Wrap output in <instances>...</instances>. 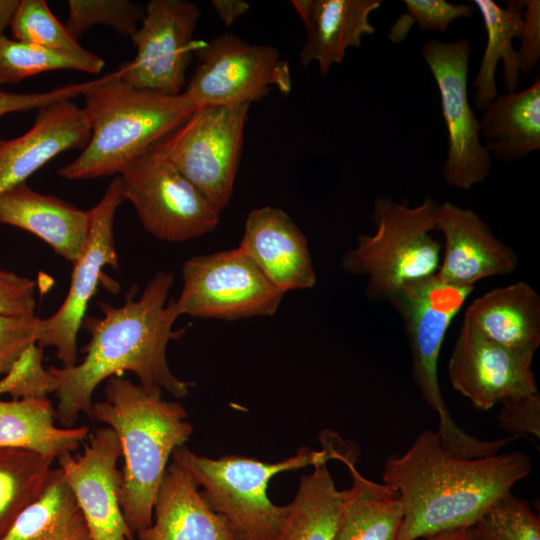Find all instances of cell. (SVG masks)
I'll return each instance as SVG.
<instances>
[{
  "label": "cell",
  "mask_w": 540,
  "mask_h": 540,
  "mask_svg": "<svg viewBox=\"0 0 540 540\" xmlns=\"http://www.w3.org/2000/svg\"><path fill=\"white\" fill-rule=\"evenodd\" d=\"M173 283L172 272L160 271L138 299L132 289L123 305L100 303L103 316L83 320L90 340L82 361L70 367H48L58 381L55 411L60 426L74 427L81 413L89 416L97 386L125 371L136 375L144 387L176 398L188 395L189 383L174 375L166 355L180 316L175 301L167 303Z\"/></svg>",
  "instance_id": "cell-1"
},
{
  "label": "cell",
  "mask_w": 540,
  "mask_h": 540,
  "mask_svg": "<svg viewBox=\"0 0 540 540\" xmlns=\"http://www.w3.org/2000/svg\"><path fill=\"white\" fill-rule=\"evenodd\" d=\"M530 472L525 453L460 458L442 447L436 431L424 430L407 451L387 458L382 480L403 503L399 540H418L472 527L496 498Z\"/></svg>",
  "instance_id": "cell-2"
},
{
  "label": "cell",
  "mask_w": 540,
  "mask_h": 540,
  "mask_svg": "<svg viewBox=\"0 0 540 540\" xmlns=\"http://www.w3.org/2000/svg\"><path fill=\"white\" fill-rule=\"evenodd\" d=\"M162 395L159 389L114 376L106 384L105 399L93 403L89 413L118 437L124 458L120 506L133 533L151 525L168 460L193 432L182 404Z\"/></svg>",
  "instance_id": "cell-3"
},
{
  "label": "cell",
  "mask_w": 540,
  "mask_h": 540,
  "mask_svg": "<svg viewBox=\"0 0 540 540\" xmlns=\"http://www.w3.org/2000/svg\"><path fill=\"white\" fill-rule=\"evenodd\" d=\"M90 138L79 156L59 169L69 180L120 174L198 108L184 92L167 95L132 87L116 71L98 77L83 95Z\"/></svg>",
  "instance_id": "cell-4"
},
{
  "label": "cell",
  "mask_w": 540,
  "mask_h": 540,
  "mask_svg": "<svg viewBox=\"0 0 540 540\" xmlns=\"http://www.w3.org/2000/svg\"><path fill=\"white\" fill-rule=\"evenodd\" d=\"M322 443L320 451L301 448L295 456L274 463L239 455L212 459L185 445L177 447L171 457L202 487L204 500L237 540H275L286 506L269 499L268 483L281 472L337 459L341 449L336 443L329 438L322 439Z\"/></svg>",
  "instance_id": "cell-5"
},
{
  "label": "cell",
  "mask_w": 540,
  "mask_h": 540,
  "mask_svg": "<svg viewBox=\"0 0 540 540\" xmlns=\"http://www.w3.org/2000/svg\"><path fill=\"white\" fill-rule=\"evenodd\" d=\"M473 286H457L437 274L407 283L387 299L403 323L412 356V376L424 401L439 417L436 431L442 447L460 458L497 454L511 437L482 440L461 429L444 402L438 380V358L445 334Z\"/></svg>",
  "instance_id": "cell-6"
},
{
  "label": "cell",
  "mask_w": 540,
  "mask_h": 540,
  "mask_svg": "<svg viewBox=\"0 0 540 540\" xmlns=\"http://www.w3.org/2000/svg\"><path fill=\"white\" fill-rule=\"evenodd\" d=\"M440 206L429 197L415 207L386 196L376 198L374 234L359 235L356 247L341 261L348 273L367 277L369 299L387 300L401 286L437 274L441 247L431 232Z\"/></svg>",
  "instance_id": "cell-7"
},
{
  "label": "cell",
  "mask_w": 540,
  "mask_h": 540,
  "mask_svg": "<svg viewBox=\"0 0 540 540\" xmlns=\"http://www.w3.org/2000/svg\"><path fill=\"white\" fill-rule=\"evenodd\" d=\"M250 104L201 106L153 147L222 212L234 188Z\"/></svg>",
  "instance_id": "cell-8"
},
{
  "label": "cell",
  "mask_w": 540,
  "mask_h": 540,
  "mask_svg": "<svg viewBox=\"0 0 540 540\" xmlns=\"http://www.w3.org/2000/svg\"><path fill=\"white\" fill-rule=\"evenodd\" d=\"M125 200L143 227L167 242H184L214 230L221 212L151 146L119 174Z\"/></svg>",
  "instance_id": "cell-9"
},
{
  "label": "cell",
  "mask_w": 540,
  "mask_h": 540,
  "mask_svg": "<svg viewBox=\"0 0 540 540\" xmlns=\"http://www.w3.org/2000/svg\"><path fill=\"white\" fill-rule=\"evenodd\" d=\"M194 55L198 63L183 92L198 107L251 104L273 88L292 89L289 65L270 45L224 33L198 45Z\"/></svg>",
  "instance_id": "cell-10"
},
{
  "label": "cell",
  "mask_w": 540,
  "mask_h": 540,
  "mask_svg": "<svg viewBox=\"0 0 540 540\" xmlns=\"http://www.w3.org/2000/svg\"><path fill=\"white\" fill-rule=\"evenodd\" d=\"M182 276L183 288L174 300L180 316L222 320L271 316L285 295L239 247L188 259Z\"/></svg>",
  "instance_id": "cell-11"
},
{
  "label": "cell",
  "mask_w": 540,
  "mask_h": 540,
  "mask_svg": "<svg viewBox=\"0 0 540 540\" xmlns=\"http://www.w3.org/2000/svg\"><path fill=\"white\" fill-rule=\"evenodd\" d=\"M471 45L467 39L425 42L422 56L438 87L447 129L445 182L467 190L483 182L491 170V155L480 139L479 119L468 99Z\"/></svg>",
  "instance_id": "cell-12"
},
{
  "label": "cell",
  "mask_w": 540,
  "mask_h": 540,
  "mask_svg": "<svg viewBox=\"0 0 540 540\" xmlns=\"http://www.w3.org/2000/svg\"><path fill=\"white\" fill-rule=\"evenodd\" d=\"M200 13L186 0L149 1L131 37L136 55L120 65V79L138 89L181 94L196 48L193 35Z\"/></svg>",
  "instance_id": "cell-13"
},
{
  "label": "cell",
  "mask_w": 540,
  "mask_h": 540,
  "mask_svg": "<svg viewBox=\"0 0 540 540\" xmlns=\"http://www.w3.org/2000/svg\"><path fill=\"white\" fill-rule=\"evenodd\" d=\"M124 200L118 175L109 183L101 200L90 209L89 234L80 255L72 263L70 287L64 302L53 315L39 319L37 344L42 348L54 347L63 367L76 364L78 331L103 268H119L113 223L117 208Z\"/></svg>",
  "instance_id": "cell-14"
},
{
  "label": "cell",
  "mask_w": 540,
  "mask_h": 540,
  "mask_svg": "<svg viewBox=\"0 0 540 540\" xmlns=\"http://www.w3.org/2000/svg\"><path fill=\"white\" fill-rule=\"evenodd\" d=\"M121 457L118 437L106 426L94 432L81 454L67 453L57 458L94 540H135L120 506Z\"/></svg>",
  "instance_id": "cell-15"
},
{
  "label": "cell",
  "mask_w": 540,
  "mask_h": 540,
  "mask_svg": "<svg viewBox=\"0 0 540 540\" xmlns=\"http://www.w3.org/2000/svg\"><path fill=\"white\" fill-rule=\"evenodd\" d=\"M534 353L497 344L463 320L449 362L452 387L478 410L502 400L537 392L531 366Z\"/></svg>",
  "instance_id": "cell-16"
},
{
  "label": "cell",
  "mask_w": 540,
  "mask_h": 540,
  "mask_svg": "<svg viewBox=\"0 0 540 540\" xmlns=\"http://www.w3.org/2000/svg\"><path fill=\"white\" fill-rule=\"evenodd\" d=\"M436 230L445 240L437 275L447 283L474 287L481 279L510 274L518 265L514 250L496 238L472 209L442 203Z\"/></svg>",
  "instance_id": "cell-17"
},
{
  "label": "cell",
  "mask_w": 540,
  "mask_h": 540,
  "mask_svg": "<svg viewBox=\"0 0 540 540\" xmlns=\"http://www.w3.org/2000/svg\"><path fill=\"white\" fill-rule=\"evenodd\" d=\"M238 247L284 294L312 288L316 283L308 241L280 208L263 206L252 210Z\"/></svg>",
  "instance_id": "cell-18"
},
{
  "label": "cell",
  "mask_w": 540,
  "mask_h": 540,
  "mask_svg": "<svg viewBox=\"0 0 540 540\" xmlns=\"http://www.w3.org/2000/svg\"><path fill=\"white\" fill-rule=\"evenodd\" d=\"M84 108L72 100L38 110L32 127L19 137L0 140V195L26 179L60 153L84 147L90 138Z\"/></svg>",
  "instance_id": "cell-19"
},
{
  "label": "cell",
  "mask_w": 540,
  "mask_h": 540,
  "mask_svg": "<svg viewBox=\"0 0 540 540\" xmlns=\"http://www.w3.org/2000/svg\"><path fill=\"white\" fill-rule=\"evenodd\" d=\"M306 38L299 54L301 64L316 62L321 75L341 63L349 48L361 46L364 35L375 33L370 15L381 0H294Z\"/></svg>",
  "instance_id": "cell-20"
},
{
  "label": "cell",
  "mask_w": 540,
  "mask_h": 540,
  "mask_svg": "<svg viewBox=\"0 0 540 540\" xmlns=\"http://www.w3.org/2000/svg\"><path fill=\"white\" fill-rule=\"evenodd\" d=\"M90 222V210H80L55 196L39 193L26 182L0 195V225L34 234L71 263L86 243Z\"/></svg>",
  "instance_id": "cell-21"
},
{
  "label": "cell",
  "mask_w": 540,
  "mask_h": 540,
  "mask_svg": "<svg viewBox=\"0 0 540 540\" xmlns=\"http://www.w3.org/2000/svg\"><path fill=\"white\" fill-rule=\"evenodd\" d=\"M198 485L178 464L165 470L149 527L137 540H237L225 521L212 511Z\"/></svg>",
  "instance_id": "cell-22"
},
{
  "label": "cell",
  "mask_w": 540,
  "mask_h": 540,
  "mask_svg": "<svg viewBox=\"0 0 540 540\" xmlns=\"http://www.w3.org/2000/svg\"><path fill=\"white\" fill-rule=\"evenodd\" d=\"M464 321L485 338L512 350L535 353L540 345V297L523 281L474 299Z\"/></svg>",
  "instance_id": "cell-23"
},
{
  "label": "cell",
  "mask_w": 540,
  "mask_h": 540,
  "mask_svg": "<svg viewBox=\"0 0 540 540\" xmlns=\"http://www.w3.org/2000/svg\"><path fill=\"white\" fill-rule=\"evenodd\" d=\"M480 135L490 155L515 162L540 149V78L531 86L498 96L483 110Z\"/></svg>",
  "instance_id": "cell-24"
},
{
  "label": "cell",
  "mask_w": 540,
  "mask_h": 540,
  "mask_svg": "<svg viewBox=\"0 0 540 540\" xmlns=\"http://www.w3.org/2000/svg\"><path fill=\"white\" fill-rule=\"evenodd\" d=\"M353 454L338 455L352 478L344 490V506L335 540H399L404 507L398 492L385 483L365 478L355 467Z\"/></svg>",
  "instance_id": "cell-25"
},
{
  "label": "cell",
  "mask_w": 540,
  "mask_h": 540,
  "mask_svg": "<svg viewBox=\"0 0 540 540\" xmlns=\"http://www.w3.org/2000/svg\"><path fill=\"white\" fill-rule=\"evenodd\" d=\"M487 34L486 48L473 86L476 109L484 110L497 96L495 73L498 62L504 66L503 81L506 93L519 91L520 65L513 40L520 38L523 24L524 1H508L501 7L492 0H475Z\"/></svg>",
  "instance_id": "cell-26"
},
{
  "label": "cell",
  "mask_w": 540,
  "mask_h": 540,
  "mask_svg": "<svg viewBox=\"0 0 540 540\" xmlns=\"http://www.w3.org/2000/svg\"><path fill=\"white\" fill-rule=\"evenodd\" d=\"M55 420L49 398L0 400V447L32 449L55 459L73 453L88 437L89 428H65Z\"/></svg>",
  "instance_id": "cell-27"
},
{
  "label": "cell",
  "mask_w": 540,
  "mask_h": 540,
  "mask_svg": "<svg viewBox=\"0 0 540 540\" xmlns=\"http://www.w3.org/2000/svg\"><path fill=\"white\" fill-rule=\"evenodd\" d=\"M303 475L275 540H335L344 506L326 463Z\"/></svg>",
  "instance_id": "cell-28"
},
{
  "label": "cell",
  "mask_w": 540,
  "mask_h": 540,
  "mask_svg": "<svg viewBox=\"0 0 540 540\" xmlns=\"http://www.w3.org/2000/svg\"><path fill=\"white\" fill-rule=\"evenodd\" d=\"M2 540H94L60 469H52L42 494L17 518Z\"/></svg>",
  "instance_id": "cell-29"
},
{
  "label": "cell",
  "mask_w": 540,
  "mask_h": 540,
  "mask_svg": "<svg viewBox=\"0 0 540 540\" xmlns=\"http://www.w3.org/2000/svg\"><path fill=\"white\" fill-rule=\"evenodd\" d=\"M55 458L20 447H0V540L46 487Z\"/></svg>",
  "instance_id": "cell-30"
},
{
  "label": "cell",
  "mask_w": 540,
  "mask_h": 540,
  "mask_svg": "<svg viewBox=\"0 0 540 540\" xmlns=\"http://www.w3.org/2000/svg\"><path fill=\"white\" fill-rule=\"evenodd\" d=\"M9 27L16 40L73 56L86 63L93 74L105 64L103 58L83 48L70 35L44 0H20Z\"/></svg>",
  "instance_id": "cell-31"
},
{
  "label": "cell",
  "mask_w": 540,
  "mask_h": 540,
  "mask_svg": "<svg viewBox=\"0 0 540 540\" xmlns=\"http://www.w3.org/2000/svg\"><path fill=\"white\" fill-rule=\"evenodd\" d=\"M475 540H540V519L511 490L496 498L472 526Z\"/></svg>",
  "instance_id": "cell-32"
},
{
  "label": "cell",
  "mask_w": 540,
  "mask_h": 540,
  "mask_svg": "<svg viewBox=\"0 0 540 540\" xmlns=\"http://www.w3.org/2000/svg\"><path fill=\"white\" fill-rule=\"evenodd\" d=\"M79 70L92 73L83 61L45 47L0 37V84L22 81L46 71Z\"/></svg>",
  "instance_id": "cell-33"
},
{
  "label": "cell",
  "mask_w": 540,
  "mask_h": 540,
  "mask_svg": "<svg viewBox=\"0 0 540 540\" xmlns=\"http://www.w3.org/2000/svg\"><path fill=\"white\" fill-rule=\"evenodd\" d=\"M144 14V6L129 0H69L65 27L77 41L94 25L109 26L131 38Z\"/></svg>",
  "instance_id": "cell-34"
},
{
  "label": "cell",
  "mask_w": 540,
  "mask_h": 540,
  "mask_svg": "<svg viewBox=\"0 0 540 540\" xmlns=\"http://www.w3.org/2000/svg\"><path fill=\"white\" fill-rule=\"evenodd\" d=\"M57 389L58 381L43 366V348L37 343L26 348L0 380V396L11 400L48 399Z\"/></svg>",
  "instance_id": "cell-35"
},
{
  "label": "cell",
  "mask_w": 540,
  "mask_h": 540,
  "mask_svg": "<svg viewBox=\"0 0 540 540\" xmlns=\"http://www.w3.org/2000/svg\"><path fill=\"white\" fill-rule=\"evenodd\" d=\"M406 12L391 26L388 35L392 43L402 42L412 26L417 23L421 30L446 31L460 17L474 14L470 4H454L444 0H404Z\"/></svg>",
  "instance_id": "cell-36"
},
{
  "label": "cell",
  "mask_w": 540,
  "mask_h": 540,
  "mask_svg": "<svg viewBox=\"0 0 540 540\" xmlns=\"http://www.w3.org/2000/svg\"><path fill=\"white\" fill-rule=\"evenodd\" d=\"M37 316L0 315V375H5L22 352L37 343Z\"/></svg>",
  "instance_id": "cell-37"
},
{
  "label": "cell",
  "mask_w": 540,
  "mask_h": 540,
  "mask_svg": "<svg viewBox=\"0 0 540 540\" xmlns=\"http://www.w3.org/2000/svg\"><path fill=\"white\" fill-rule=\"evenodd\" d=\"M498 414L500 426L510 434L532 435L540 438V396L531 394L509 397L502 400Z\"/></svg>",
  "instance_id": "cell-38"
},
{
  "label": "cell",
  "mask_w": 540,
  "mask_h": 540,
  "mask_svg": "<svg viewBox=\"0 0 540 540\" xmlns=\"http://www.w3.org/2000/svg\"><path fill=\"white\" fill-rule=\"evenodd\" d=\"M96 80L97 78L40 93H13L0 90V117L13 112L39 110L59 101L83 96L95 84Z\"/></svg>",
  "instance_id": "cell-39"
},
{
  "label": "cell",
  "mask_w": 540,
  "mask_h": 540,
  "mask_svg": "<svg viewBox=\"0 0 540 540\" xmlns=\"http://www.w3.org/2000/svg\"><path fill=\"white\" fill-rule=\"evenodd\" d=\"M35 282L0 268V315L35 316Z\"/></svg>",
  "instance_id": "cell-40"
},
{
  "label": "cell",
  "mask_w": 540,
  "mask_h": 540,
  "mask_svg": "<svg viewBox=\"0 0 540 540\" xmlns=\"http://www.w3.org/2000/svg\"><path fill=\"white\" fill-rule=\"evenodd\" d=\"M521 46L517 50L520 72H532L540 58V2L524 1L523 24L520 38Z\"/></svg>",
  "instance_id": "cell-41"
},
{
  "label": "cell",
  "mask_w": 540,
  "mask_h": 540,
  "mask_svg": "<svg viewBox=\"0 0 540 540\" xmlns=\"http://www.w3.org/2000/svg\"><path fill=\"white\" fill-rule=\"evenodd\" d=\"M211 5L225 26H230L243 16L250 8L243 0H213Z\"/></svg>",
  "instance_id": "cell-42"
},
{
  "label": "cell",
  "mask_w": 540,
  "mask_h": 540,
  "mask_svg": "<svg viewBox=\"0 0 540 540\" xmlns=\"http://www.w3.org/2000/svg\"><path fill=\"white\" fill-rule=\"evenodd\" d=\"M423 540H475L472 527H464L449 531L440 532Z\"/></svg>",
  "instance_id": "cell-43"
},
{
  "label": "cell",
  "mask_w": 540,
  "mask_h": 540,
  "mask_svg": "<svg viewBox=\"0 0 540 540\" xmlns=\"http://www.w3.org/2000/svg\"><path fill=\"white\" fill-rule=\"evenodd\" d=\"M20 0H0V37L9 26L10 21L19 5Z\"/></svg>",
  "instance_id": "cell-44"
}]
</instances>
